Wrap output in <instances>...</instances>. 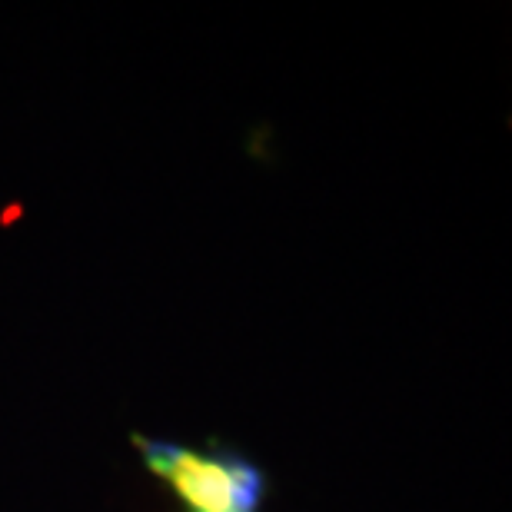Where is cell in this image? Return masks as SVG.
I'll use <instances>...</instances> for the list:
<instances>
[{
  "label": "cell",
  "instance_id": "1",
  "mask_svg": "<svg viewBox=\"0 0 512 512\" xmlns=\"http://www.w3.org/2000/svg\"><path fill=\"white\" fill-rule=\"evenodd\" d=\"M133 446L140 449L143 466L160 476L190 512H260L266 499L263 466L243 459L233 449L210 446L190 449L173 439H150L133 433Z\"/></svg>",
  "mask_w": 512,
  "mask_h": 512
},
{
  "label": "cell",
  "instance_id": "2",
  "mask_svg": "<svg viewBox=\"0 0 512 512\" xmlns=\"http://www.w3.org/2000/svg\"><path fill=\"white\" fill-rule=\"evenodd\" d=\"M20 213H24V207H10V210L4 213V220H0V223H4V227H7L10 220H14V217H20Z\"/></svg>",
  "mask_w": 512,
  "mask_h": 512
}]
</instances>
